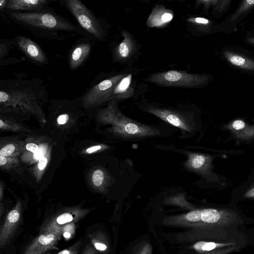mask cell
<instances>
[{
  "instance_id": "14",
  "label": "cell",
  "mask_w": 254,
  "mask_h": 254,
  "mask_svg": "<svg viewBox=\"0 0 254 254\" xmlns=\"http://www.w3.org/2000/svg\"><path fill=\"white\" fill-rule=\"evenodd\" d=\"M224 55L232 64L244 69L254 70V61L228 51L224 52Z\"/></svg>"
},
{
  "instance_id": "16",
  "label": "cell",
  "mask_w": 254,
  "mask_h": 254,
  "mask_svg": "<svg viewBox=\"0 0 254 254\" xmlns=\"http://www.w3.org/2000/svg\"><path fill=\"white\" fill-rule=\"evenodd\" d=\"M14 46L13 39H0V64L7 56L10 49Z\"/></svg>"
},
{
  "instance_id": "1",
  "label": "cell",
  "mask_w": 254,
  "mask_h": 254,
  "mask_svg": "<svg viewBox=\"0 0 254 254\" xmlns=\"http://www.w3.org/2000/svg\"><path fill=\"white\" fill-rule=\"evenodd\" d=\"M4 13L9 20L37 37L60 40L80 34L92 38L77 24L71 22L50 7L38 11Z\"/></svg>"
},
{
  "instance_id": "28",
  "label": "cell",
  "mask_w": 254,
  "mask_h": 254,
  "mask_svg": "<svg viewBox=\"0 0 254 254\" xmlns=\"http://www.w3.org/2000/svg\"><path fill=\"white\" fill-rule=\"evenodd\" d=\"M43 149L40 148L35 153H34V157L36 159H40L43 156Z\"/></svg>"
},
{
  "instance_id": "3",
  "label": "cell",
  "mask_w": 254,
  "mask_h": 254,
  "mask_svg": "<svg viewBox=\"0 0 254 254\" xmlns=\"http://www.w3.org/2000/svg\"><path fill=\"white\" fill-rule=\"evenodd\" d=\"M61 4L73 16L77 24L95 40L103 41L107 36L106 23L80 0H61Z\"/></svg>"
},
{
  "instance_id": "19",
  "label": "cell",
  "mask_w": 254,
  "mask_h": 254,
  "mask_svg": "<svg viewBox=\"0 0 254 254\" xmlns=\"http://www.w3.org/2000/svg\"><path fill=\"white\" fill-rule=\"evenodd\" d=\"M201 211L193 210L187 214L186 218L190 222H197L201 220Z\"/></svg>"
},
{
  "instance_id": "31",
  "label": "cell",
  "mask_w": 254,
  "mask_h": 254,
  "mask_svg": "<svg viewBox=\"0 0 254 254\" xmlns=\"http://www.w3.org/2000/svg\"><path fill=\"white\" fill-rule=\"evenodd\" d=\"M58 254H71L70 253L67 251V250H64L58 253Z\"/></svg>"
},
{
  "instance_id": "25",
  "label": "cell",
  "mask_w": 254,
  "mask_h": 254,
  "mask_svg": "<svg viewBox=\"0 0 254 254\" xmlns=\"http://www.w3.org/2000/svg\"><path fill=\"white\" fill-rule=\"evenodd\" d=\"M26 148L27 150L31 151L34 153H36L39 150L37 145L33 143H29L27 144L26 145Z\"/></svg>"
},
{
  "instance_id": "7",
  "label": "cell",
  "mask_w": 254,
  "mask_h": 254,
  "mask_svg": "<svg viewBox=\"0 0 254 254\" xmlns=\"http://www.w3.org/2000/svg\"><path fill=\"white\" fill-rule=\"evenodd\" d=\"M145 111L159 117L166 122L186 131H190L187 115L182 112L157 107L150 103L140 105Z\"/></svg>"
},
{
  "instance_id": "17",
  "label": "cell",
  "mask_w": 254,
  "mask_h": 254,
  "mask_svg": "<svg viewBox=\"0 0 254 254\" xmlns=\"http://www.w3.org/2000/svg\"><path fill=\"white\" fill-rule=\"evenodd\" d=\"M206 158L201 155H193L190 160V164L193 169L201 167L205 162Z\"/></svg>"
},
{
  "instance_id": "34",
  "label": "cell",
  "mask_w": 254,
  "mask_h": 254,
  "mask_svg": "<svg viewBox=\"0 0 254 254\" xmlns=\"http://www.w3.org/2000/svg\"></svg>"
},
{
  "instance_id": "24",
  "label": "cell",
  "mask_w": 254,
  "mask_h": 254,
  "mask_svg": "<svg viewBox=\"0 0 254 254\" xmlns=\"http://www.w3.org/2000/svg\"><path fill=\"white\" fill-rule=\"evenodd\" d=\"M233 127L237 130L243 129L245 127V123L241 120H236L232 124Z\"/></svg>"
},
{
  "instance_id": "15",
  "label": "cell",
  "mask_w": 254,
  "mask_h": 254,
  "mask_svg": "<svg viewBox=\"0 0 254 254\" xmlns=\"http://www.w3.org/2000/svg\"><path fill=\"white\" fill-rule=\"evenodd\" d=\"M235 245L233 243H214V242H199L195 243L193 247L194 248L199 252L210 251L217 249L224 248L227 246Z\"/></svg>"
},
{
  "instance_id": "8",
  "label": "cell",
  "mask_w": 254,
  "mask_h": 254,
  "mask_svg": "<svg viewBox=\"0 0 254 254\" xmlns=\"http://www.w3.org/2000/svg\"><path fill=\"white\" fill-rule=\"evenodd\" d=\"M14 46L31 62L37 65L49 64L48 57L41 47L31 39L16 35L13 39Z\"/></svg>"
},
{
  "instance_id": "21",
  "label": "cell",
  "mask_w": 254,
  "mask_h": 254,
  "mask_svg": "<svg viewBox=\"0 0 254 254\" xmlns=\"http://www.w3.org/2000/svg\"><path fill=\"white\" fill-rule=\"evenodd\" d=\"M72 219V216L70 214L65 213L58 216L57 219V222L60 224H64L71 221Z\"/></svg>"
},
{
  "instance_id": "12",
  "label": "cell",
  "mask_w": 254,
  "mask_h": 254,
  "mask_svg": "<svg viewBox=\"0 0 254 254\" xmlns=\"http://www.w3.org/2000/svg\"><path fill=\"white\" fill-rule=\"evenodd\" d=\"M174 17L173 11L163 5L153 7L146 21L149 28H162L169 24Z\"/></svg>"
},
{
  "instance_id": "10",
  "label": "cell",
  "mask_w": 254,
  "mask_h": 254,
  "mask_svg": "<svg viewBox=\"0 0 254 254\" xmlns=\"http://www.w3.org/2000/svg\"><path fill=\"white\" fill-rule=\"evenodd\" d=\"M121 34L123 39L114 48L113 59L115 62L128 63L136 56L139 49L138 45L134 36L127 30H122Z\"/></svg>"
},
{
  "instance_id": "2",
  "label": "cell",
  "mask_w": 254,
  "mask_h": 254,
  "mask_svg": "<svg viewBox=\"0 0 254 254\" xmlns=\"http://www.w3.org/2000/svg\"><path fill=\"white\" fill-rule=\"evenodd\" d=\"M48 101V92L39 78L0 80V108L15 109L42 115V106Z\"/></svg>"
},
{
  "instance_id": "23",
  "label": "cell",
  "mask_w": 254,
  "mask_h": 254,
  "mask_svg": "<svg viewBox=\"0 0 254 254\" xmlns=\"http://www.w3.org/2000/svg\"><path fill=\"white\" fill-rule=\"evenodd\" d=\"M48 160L47 158L44 156L42 157L39 160L38 163V168L40 170L44 169L47 165Z\"/></svg>"
},
{
  "instance_id": "33",
  "label": "cell",
  "mask_w": 254,
  "mask_h": 254,
  "mask_svg": "<svg viewBox=\"0 0 254 254\" xmlns=\"http://www.w3.org/2000/svg\"><path fill=\"white\" fill-rule=\"evenodd\" d=\"M249 41L251 43H253V44H254V38H253V39H250V40H249Z\"/></svg>"
},
{
  "instance_id": "9",
  "label": "cell",
  "mask_w": 254,
  "mask_h": 254,
  "mask_svg": "<svg viewBox=\"0 0 254 254\" xmlns=\"http://www.w3.org/2000/svg\"><path fill=\"white\" fill-rule=\"evenodd\" d=\"M95 40L84 37L79 39L71 47L68 55L67 62L70 69L75 70L81 67L89 58Z\"/></svg>"
},
{
  "instance_id": "32",
  "label": "cell",
  "mask_w": 254,
  "mask_h": 254,
  "mask_svg": "<svg viewBox=\"0 0 254 254\" xmlns=\"http://www.w3.org/2000/svg\"><path fill=\"white\" fill-rule=\"evenodd\" d=\"M64 236L66 238H68L70 237V234L68 232H65L64 233Z\"/></svg>"
},
{
  "instance_id": "4",
  "label": "cell",
  "mask_w": 254,
  "mask_h": 254,
  "mask_svg": "<svg viewBox=\"0 0 254 254\" xmlns=\"http://www.w3.org/2000/svg\"><path fill=\"white\" fill-rule=\"evenodd\" d=\"M119 100H111L100 114L102 116L115 123V128L120 135L124 138L134 139L153 136L160 133L152 127L142 125L125 116L117 107V104Z\"/></svg>"
},
{
  "instance_id": "29",
  "label": "cell",
  "mask_w": 254,
  "mask_h": 254,
  "mask_svg": "<svg viewBox=\"0 0 254 254\" xmlns=\"http://www.w3.org/2000/svg\"><path fill=\"white\" fill-rule=\"evenodd\" d=\"M6 163V159L5 157L0 156V165L3 166Z\"/></svg>"
},
{
  "instance_id": "26",
  "label": "cell",
  "mask_w": 254,
  "mask_h": 254,
  "mask_svg": "<svg viewBox=\"0 0 254 254\" xmlns=\"http://www.w3.org/2000/svg\"><path fill=\"white\" fill-rule=\"evenodd\" d=\"M101 148V146L100 145H96L87 148L86 151L88 153H91L93 152L100 150Z\"/></svg>"
},
{
  "instance_id": "11",
  "label": "cell",
  "mask_w": 254,
  "mask_h": 254,
  "mask_svg": "<svg viewBox=\"0 0 254 254\" xmlns=\"http://www.w3.org/2000/svg\"><path fill=\"white\" fill-rule=\"evenodd\" d=\"M52 0H7L3 12H32L49 7Z\"/></svg>"
},
{
  "instance_id": "6",
  "label": "cell",
  "mask_w": 254,
  "mask_h": 254,
  "mask_svg": "<svg viewBox=\"0 0 254 254\" xmlns=\"http://www.w3.org/2000/svg\"><path fill=\"white\" fill-rule=\"evenodd\" d=\"M208 79L203 74H193L185 71L169 70L149 75L144 80L164 87L193 88L200 87Z\"/></svg>"
},
{
  "instance_id": "27",
  "label": "cell",
  "mask_w": 254,
  "mask_h": 254,
  "mask_svg": "<svg viewBox=\"0 0 254 254\" xmlns=\"http://www.w3.org/2000/svg\"><path fill=\"white\" fill-rule=\"evenodd\" d=\"M94 246L96 249L101 251H105L107 248L105 244L102 243H96L94 244Z\"/></svg>"
},
{
  "instance_id": "13",
  "label": "cell",
  "mask_w": 254,
  "mask_h": 254,
  "mask_svg": "<svg viewBox=\"0 0 254 254\" xmlns=\"http://www.w3.org/2000/svg\"><path fill=\"white\" fill-rule=\"evenodd\" d=\"M201 220L209 224L224 226L234 222L235 220L230 214L219 212L214 209H205L201 211Z\"/></svg>"
},
{
  "instance_id": "22",
  "label": "cell",
  "mask_w": 254,
  "mask_h": 254,
  "mask_svg": "<svg viewBox=\"0 0 254 254\" xmlns=\"http://www.w3.org/2000/svg\"><path fill=\"white\" fill-rule=\"evenodd\" d=\"M69 119L67 114L64 113L59 116L57 119V122L60 125H64L67 123Z\"/></svg>"
},
{
  "instance_id": "30",
  "label": "cell",
  "mask_w": 254,
  "mask_h": 254,
  "mask_svg": "<svg viewBox=\"0 0 254 254\" xmlns=\"http://www.w3.org/2000/svg\"><path fill=\"white\" fill-rule=\"evenodd\" d=\"M246 196L250 197H254V189H253L249 191L247 193Z\"/></svg>"
},
{
  "instance_id": "18",
  "label": "cell",
  "mask_w": 254,
  "mask_h": 254,
  "mask_svg": "<svg viewBox=\"0 0 254 254\" xmlns=\"http://www.w3.org/2000/svg\"><path fill=\"white\" fill-rule=\"evenodd\" d=\"M104 173L100 169L95 170L92 175V181L93 184L98 187L100 186L104 181Z\"/></svg>"
},
{
  "instance_id": "20",
  "label": "cell",
  "mask_w": 254,
  "mask_h": 254,
  "mask_svg": "<svg viewBox=\"0 0 254 254\" xmlns=\"http://www.w3.org/2000/svg\"><path fill=\"white\" fill-rule=\"evenodd\" d=\"M15 150V146L9 144L4 146L0 151V155L3 157L9 156L11 155Z\"/></svg>"
},
{
  "instance_id": "5",
  "label": "cell",
  "mask_w": 254,
  "mask_h": 254,
  "mask_svg": "<svg viewBox=\"0 0 254 254\" xmlns=\"http://www.w3.org/2000/svg\"><path fill=\"white\" fill-rule=\"evenodd\" d=\"M128 74V71L120 72L93 83L77 100L84 107L90 108L115 99L118 84Z\"/></svg>"
}]
</instances>
